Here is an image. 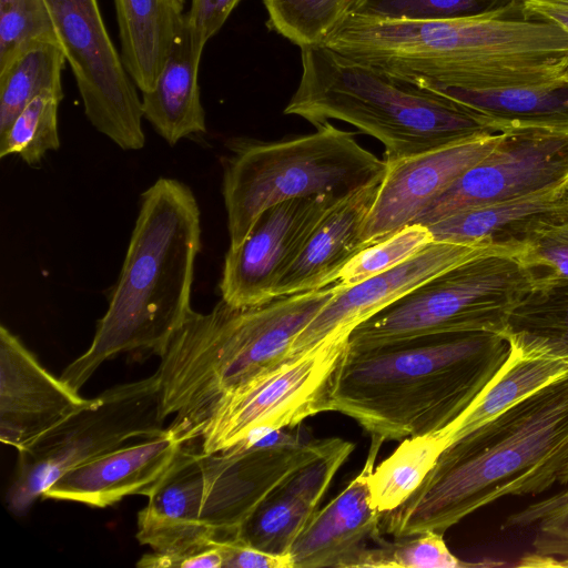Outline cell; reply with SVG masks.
<instances>
[{
  "instance_id": "6da1fadb",
  "label": "cell",
  "mask_w": 568,
  "mask_h": 568,
  "mask_svg": "<svg viewBox=\"0 0 568 568\" xmlns=\"http://www.w3.org/2000/svg\"><path fill=\"white\" fill-rule=\"evenodd\" d=\"M324 45L425 85L491 91L568 79V30L523 11L437 20L347 12Z\"/></svg>"
},
{
  "instance_id": "7a4b0ae2",
  "label": "cell",
  "mask_w": 568,
  "mask_h": 568,
  "mask_svg": "<svg viewBox=\"0 0 568 568\" xmlns=\"http://www.w3.org/2000/svg\"><path fill=\"white\" fill-rule=\"evenodd\" d=\"M568 484V373L449 444L381 529L443 534L505 496Z\"/></svg>"
},
{
  "instance_id": "3957f363",
  "label": "cell",
  "mask_w": 568,
  "mask_h": 568,
  "mask_svg": "<svg viewBox=\"0 0 568 568\" xmlns=\"http://www.w3.org/2000/svg\"><path fill=\"white\" fill-rule=\"evenodd\" d=\"M510 354L497 333L415 336L347 349L332 410L384 440L438 433L477 398Z\"/></svg>"
},
{
  "instance_id": "277c9868",
  "label": "cell",
  "mask_w": 568,
  "mask_h": 568,
  "mask_svg": "<svg viewBox=\"0 0 568 568\" xmlns=\"http://www.w3.org/2000/svg\"><path fill=\"white\" fill-rule=\"evenodd\" d=\"M201 213L190 186L160 178L141 205L118 282L89 348L60 378L80 390L100 365L128 352L160 355L193 311Z\"/></svg>"
},
{
  "instance_id": "5b68a950",
  "label": "cell",
  "mask_w": 568,
  "mask_h": 568,
  "mask_svg": "<svg viewBox=\"0 0 568 568\" xmlns=\"http://www.w3.org/2000/svg\"><path fill=\"white\" fill-rule=\"evenodd\" d=\"M320 453L316 439L291 428L212 454L190 444L138 513L136 539L153 550L138 567L181 568L186 557L235 537L262 500Z\"/></svg>"
},
{
  "instance_id": "8992f818",
  "label": "cell",
  "mask_w": 568,
  "mask_h": 568,
  "mask_svg": "<svg viewBox=\"0 0 568 568\" xmlns=\"http://www.w3.org/2000/svg\"><path fill=\"white\" fill-rule=\"evenodd\" d=\"M339 288L334 282L252 306L221 300L209 313L192 311L159 355L162 416H174L168 428L192 443L225 393L287 359L295 338Z\"/></svg>"
},
{
  "instance_id": "52a82bcc",
  "label": "cell",
  "mask_w": 568,
  "mask_h": 568,
  "mask_svg": "<svg viewBox=\"0 0 568 568\" xmlns=\"http://www.w3.org/2000/svg\"><path fill=\"white\" fill-rule=\"evenodd\" d=\"M302 75L284 109L315 126L339 120L381 141L387 161L498 133L453 99L351 60L329 48H301Z\"/></svg>"
},
{
  "instance_id": "ba28073f",
  "label": "cell",
  "mask_w": 568,
  "mask_h": 568,
  "mask_svg": "<svg viewBox=\"0 0 568 568\" xmlns=\"http://www.w3.org/2000/svg\"><path fill=\"white\" fill-rule=\"evenodd\" d=\"M313 133L275 142L239 141L227 160L222 194L230 247L242 243L257 217L281 202L345 197L382 179L386 164L328 121Z\"/></svg>"
},
{
  "instance_id": "9c48e42d",
  "label": "cell",
  "mask_w": 568,
  "mask_h": 568,
  "mask_svg": "<svg viewBox=\"0 0 568 568\" xmlns=\"http://www.w3.org/2000/svg\"><path fill=\"white\" fill-rule=\"evenodd\" d=\"M517 255L491 252L437 274L357 325L348 347L440 333L501 334L513 308L532 290Z\"/></svg>"
},
{
  "instance_id": "30bf717a",
  "label": "cell",
  "mask_w": 568,
  "mask_h": 568,
  "mask_svg": "<svg viewBox=\"0 0 568 568\" xmlns=\"http://www.w3.org/2000/svg\"><path fill=\"white\" fill-rule=\"evenodd\" d=\"M160 378L110 387L87 406L18 452L8 507L26 513L62 474L125 445L164 432Z\"/></svg>"
},
{
  "instance_id": "8fae6325",
  "label": "cell",
  "mask_w": 568,
  "mask_h": 568,
  "mask_svg": "<svg viewBox=\"0 0 568 568\" xmlns=\"http://www.w3.org/2000/svg\"><path fill=\"white\" fill-rule=\"evenodd\" d=\"M349 335H332L225 393L193 443L205 454L225 450L255 433L293 428L332 410L336 371Z\"/></svg>"
},
{
  "instance_id": "7c38bea8",
  "label": "cell",
  "mask_w": 568,
  "mask_h": 568,
  "mask_svg": "<svg viewBox=\"0 0 568 568\" xmlns=\"http://www.w3.org/2000/svg\"><path fill=\"white\" fill-rule=\"evenodd\" d=\"M90 123L122 150L145 144L142 103L98 0H45Z\"/></svg>"
},
{
  "instance_id": "4fadbf2b",
  "label": "cell",
  "mask_w": 568,
  "mask_h": 568,
  "mask_svg": "<svg viewBox=\"0 0 568 568\" xmlns=\"http://www.w3.org/2000/svg\"><path fill=\"white\" fill-rule=\"evenodd\" d=\"M568 187V130L513 128L414 221L428 225L455 213ZM413 224V223H412Z\"/></svg>"
},
{
  "instance_id": "5bb4252c",
  "label": "cell",
  "mask_w": 568,
  "mask_h": 568,
  "mask_svg": "<svg viewBox=\"0 0 568 568\" xmlns=\"http://www.w3.org/2000/svg\"><path fill=\"white\" fill-rule=\"evenodd\" d=\"M344 197L320 195L292 199L265 210L242 243L229 247L220 281L221 296L235 307L274 298L275 287L307 239Z\"/></svg>"
},
{
  "instance_id": "9a60e30c",
  "label": "cell",
  "mask_w": 568,
  "mask_h": 568,
  "mask_svg": "<svg viewBox=\"0 0 568 568\" xmlns=\"http://www.w3.org/2000/svg\"><path fill=\"white\" fill-rule=\"evenodd\" d=\"M501 132L477 136L424 153L385 161L386 169L364 221L367 247L414 223L417 216L498 143Z\"/></svg>"
},
{
  "instance_id": "2e32d148",
  "label": "cell",
  "mask_w": 568,
  "mask_h": 568,
  "mask_svg": "<svg viewBox=\"0 0 568 568\" xmlns=\"http://www.w3.org/2000/svg\"><path fill=\"white\" fill-rule=\"evenodd\" d=\"M513 248L487 243H430L402 264L338 292L298 334L287 358L295 357L332 335L352 331L389 304L437 274L470 258Z\"/></svg>"
},
{
  "instance_id": "e0dca14e",
  "label": "cell",
  "mask_w": 568,
  "mask_h": 568,
  "mask_svg": "<svg viewBox=\"0 0 568 568\" xmlns=\"http://www.w3.org/2000/svg\"><path fill=\"white\" fill-rule=\"evenodd\" d=\"M83 398L52 375L20 338L0 327V440L17 452L83 408Z\"/></svg>"
},
{
  "instance_id": "ac0fdd59",
  "label": "cell",
  "mask_w": 568,
  "mask_h": 568,
  "mask_svg": "<svg viewBox=\"0 0 568 568\" xmlns=\"http://www.w3.org/2000/svg\"><path fill=\"white\" fill-rule=\"evenodd\" d=\"M189 446L166 427L160 435L71 468L41 498L105 508L128 496L149 497L176 468Z\"/></svg>"
},
{
  "instance_id": "d6986e66",
  "label": "cell",
  "mask_w": 568,
  "mask_h": 568,
  "mask_svg": "<svg viewBox=\"0 0 568 568\" xmlns=\"http://www.w3.org/2000/svg\"><path fill=\"white\" fill-rule=\"evenodd\" d=\"M384 442L371 435L361 473L318 509L297 536L288 551L293 568H352L357 557L381 535L383 514L372 504L368 480Z\"/></svg>"
},
{
  "instance_id": "ffe728a7",
  "label": "cell",
  "mask_w": 568,
  "mask_h": 568,
  "mask_svg": "<svg viewBox=\"0 0 568 568\" xmlns=\"http://www.w3.org/2000/svg\"><path fill=\"white\" fill-rule=\"evenodd\" d=\"M354 447L352 442L332 437L324 452L296 468L262 500L235 537L261 550L287 555Z\"/></svg>"
},
{
  "instance_id": "44dd1931",
  "label": "cell",
  "mask_w": 568,
  "mask_h": 568,
  "mask_svg": "<svg viewBox=\"0 0 568 568\" xmlns=\"http://www.w3.org/2000/svg\"><path fill=\"white\" fill-rule=\"evenodd\" d=\"M382 179L351 193L329 209L278 281L275 297L318 290L336 282L343 266L366 247L361 240L362 229Z\"/></svg>"
},
{
  "instance_id": "7402d4cb",
  "label": "cell",
  "mask_w": 568,
  "mask_h": 568,
  "mask_svg": "<svg viewBox=\"0 0 568 568\" xmlns=\"http://www.w3.org/2000/svg\"><path fill=\"white\" fill-rule=\"evenodd\" d=\"M568 219V187L470 209L426 225L434 241L487 243L519 253L540 229Z\"/></svg>"
},
{
  "instance_id": "603a6c76",
  "label": "cell",
  "mask_w": 568,
  "mask_h": 568,
  "mask_svg": "<svg viewBox=\"0 0 568 568\" xmlns=\"http://www.w3.org/2000/svg\"><path fill=\"white\" fill-rule=\"evenodd\" d=\"M205 44L190 28L185 13L153 88L142 92V112L170 145L206 132L199 68Z\"/></svg>"
},
{
  "instance_id": "cb8c5ba5",
  "label": "cell",
  "mask_w": 568,
  "mask_h": 568,
  "mask_svg": "<svg viewBox=\"0 0 568 568\" xmlns=\"http://www.w3.org/2000/svg\"><path fill=\"white\" fill-rule=\"evenodd\" d=\"M120 57L141 92L153 88L182 23L180 0H114Z\"/></svg>"
},
{
  "instance_id": "d4e9b609",
  "label": "cell",
  "mask_w": 568,
  "mask_h": 568,
  "mask_svg": "<svg viewBox=\"0 0 568 568\" xmlns=\"http://www.w3.org/2000/svg\"><path fill=\"white\" fill-rule=\"evenodd\" d=\"M420 85L483 115L497 132L513 128L568 130V79L549 84L491 91Z\"/></svg>"
},
{
  "instance_id": "484cf974",
  "label": "cell",
  "mask_w": 568,
  "mask_h": 568,
  "mask_svg": "<svg viewBox=\"0 0 568 568\" xmlns=\"http://www.w3.org/2000/svg\"><path fill=\"white\" fill-rule=\"evenodd\" d=\"M568 373V361L526 357L510 349L501 368L471 405L439 434L447 446Z\"/></svg>"
},
{
  "instance_id": "4316f807",
  "label": "cell",
  "mask_w": 568,
  "mask_h": 568,
  "mask_svg": "<svg viewBox=\"0 0 568 568\" xmlns=\"http://www.w3.org/2000/svg\"><path fill=\"white\" fill-rule=\"evenodd\" d=\"M500 335L521 356L568 361V285L531 290Z\"/></svg>"
},
{
  "instance_id": "83f0119b",
  "label": "cell",
  "mask_w": 568,
  "mask_h": 568,
  "mask_svg": "<svg viewBox=\"0 0 568 568\" xmlns=\"http://www.w3.org/2000/svg\"><path fill=\"white\" fill-rule=\"evenodd\" d=\"M67 60L59 42L37 44L0 71V136L38 95L63 99L62 71Z\"/></svg>"
},
{
  "instance_id": "f1b7e54d",
  "label": "cell",
  "mask_w": 568,
  "mask_h": 568,
  "mask_svg": "<svg viewBox=\"0 0 568 568\" xmlns=\"http://www.w3.org/2000/svg\"><path fill=\"white\" fill-rule=\"evenodd\" d=\"M446 447L447 443L437 433L403 439L371 474L368 484L373 506L384 514L405 503Z\"/></svg>"
},
{
  "instance_id": "f546056e",
  "label": "cell",
  "mask_w": 568,
  "mask_h": 568,
  "mask_svg": "<svg viewBox=\"0 0 568 568\" xmlns=\"http://www.w3.org/2000/svg\"><path fill=\"white\" fill-rule=\"evenodd\" d=\"M493 562H465L446 546L443 534L427 530L386 540L377 536L357 557L352 568H464L499 566Z\"/></svg>"
},
{
  "instance_id": "4dcf8cb0",
  "label": "cell",
  "mask_w": 568,
  "mask_h": 568,
  "mask_svg": "<svg viewBox=\"0 0 568 568\" xmlns=\"http://www.w3.org/2000/svg\"><path fill=\"white\" fill-rule=\"evenodd\" d=\"M267 24L300 48L323 45L351 0H263Z\"/></svg>"
},
{
  "instance_id": "1f68e13d",
  "label": "cell",
  "mask_w": 568,
  "mask_h": 568,
  "mask_svg": "<svg viewBox=\"0 0 568 568\" xmlns=\"http://www.w3.org/2000/svg\"><path fill=\"white\" fill-rule=\"evenodd\" d=\"M61 101L52 93L33 99L0 136V158L17 154L28 165L38 166L49 151L58 150V106Z\"/></svg>"
},
{
  "instance_id": "d6a6232c",
  "label": "cell",
  "mask_w": 568,
  "mask_h": 568,
  "mask_svg": "<svg viewBox=\"0 0 568 568\" xmlns=\"http://www.w3.org/2000/svg\"><path fill=\"white\" fill-rule=\"evenodd\" d=\"M523 11L521 0H351L348 12L381 19L437 20Z\"/></svg>"
},
{
  "instance_id": "836d02e7",
  "label": "cell",
  "mask_w": 568,
  "mask_h": 568,
  "mask_svg": "<svg viewBox=\"0 0 568 568\" xmlns=\"http://www.w3.org/2000/svg\"><path fill=\"white\" fill-rule=\"evenodd\" d=\"M433 242L426 225H406L354 255L339 271L336 283L342 290L354 286L402 264Z\"/></svg>"
},
{
  "instance_id": "e575fe53",
  "label": "cell",
  "mask_w": 568,
  "mask_h": 568,
  "mask_svg": "<svg viewBox=\"0 0 568 568\" xmlns=\"http://www.w3.org/2000/svg\"><path fill=\"white\" fill-rule=\"evenodd\" d=\"M44 42H59L45 0H0V71Z\"/></svg>"
},
{
  "instance_id": "d590c367",
  "label": "cell",
  "mask_w": 568,
  "mask_h": 568,
  "mask_svg": "<svg viewBox=\"0 0 568 568\" xmlns=\"http://www.w3.org/2000/svg\"><path fill=\"white\" fill-rule=\"evenodd\" d=\"M517 257L532 290L568 285V219L537 231Z\"/></svg>"
},
{
  "instance_id": "8d00e7d4",
  "label": "cell",
  "mask_w": 568,
  "mask_h": 568,
  "mask_svg": "<svg viewBox=\"0 0 568 568\" xmlns=\"http://www.w3.org/2000/svg\"><path fill=\"white\" fill-rule=\"evenodd\" d=\"M540 520L532 541L534 552L520 566L568 568V506L551 499L513 516L507 526Z\"/></svg>"
},
{
  "instance_id": "74e56055",
  "label": "cell",
  "mask_w": 568,
  "mask_h": 568,
  "mask_svg": "<svg viewBox=\"0 0 568 568\" xmlns=\"http://www.w3.org/2000/svg\"><path fill=\"white\" fill-rule=\"evenodd\" d=\"M224 568H293L290 555H275L233 537L219 541Z\"/></svg>"
},
{
  "instance_id": "f35d334b",
  "label": "cell",
  "mask_w": 568,
  "mask_h": 568,
  "mask_svg": "<svg viewBox=\"0 0 568 568\" xmlns=\"http://www.w3.org/2000/svg\"><path fill=\"white\" fill-rule=\"evenodd\" d=\"M241 0H191L185 13L195 37L204 44L223 27Z\"/></svg>"
},
{
  "instance_id": "ab89813d",
  "label": "cell",
  "mask_w": 568,
  "mask_h": 568,
  "mask_svg": "<svg viewBox=\"0 0 568 568\" xmlns=\"http://www.w3.org/2000/svg\"><path fill=\"white\" fill-rule=\"evenodd\" d=\"M528 18L556 22L568 30V0H521Z\"/></svg>"
},
{
  "instance_id": "60d3db41",
  "label": "cell",
  "mask_w": 568,
  "mask_h": 568,
  "mask_svg": "<svg viewBox=\"0 0 568 568\" xmlns=\"http://www.w3.org/2000/svg\"><path fill=\"white\" fill-rule=\"evenodd\" d=\"M551 500L556 504L568 506V489L561 493L560 495L551 498Z\"/></svg>"
},
{
  "instance_id": "b9f144b4",
  "label": "cell",
  "mask_w": 568,
  "mask_h": 568,
  "mask_svg": "<svg viewBox=\"0 0 568 568\" xmlns=\"http://www.w3.org/2000/svg\"><path fill=\"white\" fill-rule=\"evenodd\" d=\"M180 1H181L182 3H184V2H185V0H180Z\"/></svg>"
}]
</instances>
